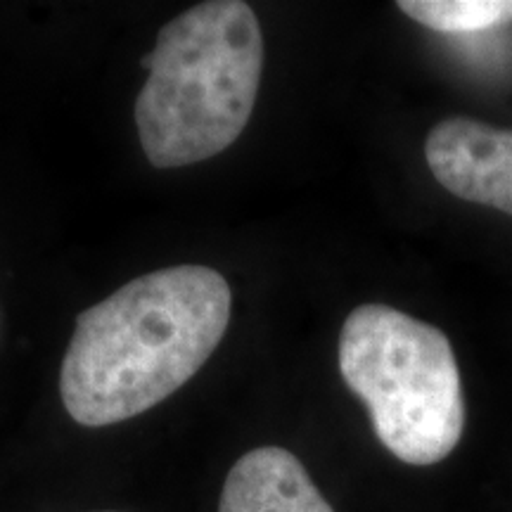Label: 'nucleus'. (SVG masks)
<instances>
[{
  "label": "nucleus",
  "mask_w": 512,
  "mask_h": 512,
  "mask_svg": "<svg viewBox=\"0 0 512 512\" xmlns=\"http://www.w3.org/2000/svg\"><path fill=\"white\" fill-rule=\"evenodd\" d=\"M0 337H3V313H0Z\"/></svg>",
  "instance_id": "0eeeda50"
},
{
  "label": "nucleus",
  "mask_w": 512,
  "mask_h": 512,
  "mask_svg": "<svg viewBox=\"0 0 512 512\" xmlns=\"http://www.w3.org/2000/svg\"><path fill=\"white\" fill-rule=\"evenodd\" d=\"M337 358L392 456L425 467L456 451L465 396L456 354L439 328L392 306L363 304L344 320Z\"/></svg>",
  "instance_id": "7ed1b4c3"
},
{
  "label": "nucleus",
  "mask_w": 512,
  "mask_h": 512,
  "mask_svg": "<svg viewBox=\"0 0 512 512\" xmlns=\"http://www.w3.org/2000/svg\"><path fill=\"white\" fill-rule=\"evenodd\" d=\"M219 512H335L306 467L283 446H259L230 467Z\"/></svg>",
  "instance_id": "39448f33"
},
{
  "label": "nucleus",
  "mask_w": 512,
  "mask_h": 512,
  "mask_svg": "<svg viewBox=\"0 0 512 512\" xmlns=\"http://www.w3.org/2000/svg\"><path fill=\"white\" fill-rule=\"evenodd\" d=\"M102 512H112V510H102Z\"/></svg>",
  "instance_id": "6e6552de"
},
{
  "label": "nucleus",
  "mask_w": 512,
  "mask_h": 512,
  "mask_svg": "<svg viewBox=\"0 0 512 512\" xmlns=\"http://www.w3.org/2000/svg\"><path fill=\"white\" fill-rule=\"evenodd\" d=\"M425 159L451 195L512 216V128L444 119L425 140Z\"/></svg>",
  "instance_id": "20e7f679"
},
{
  "label": "nucleus",
  "mask_w": 512,
  "mask_h": 512,
  "mask_svg": "<svg viewBox=\"0 0 512 512\" xmlns=\"http://www.w3.org/2000/svg\"><path fill=\"white\" fill-rule=\"evenodd\" d=\"M396 8L441 34H472L512 22V0H401Z\"/></svg>",
  "instance_id": "423d86ee"
},
{
  "label": "nucleus",
  "mask_w": 512,
  "mask_h": 512,
  "mask_svg": "<svg viewBox=\"0 0 512 512\" xmlns=\"http://www.w3.org/2000/svg\"><path fill=\"white\" fill-rule=\"evenodd\" d=\"M233 292L209 266H171L131 280L81 311L60 394L83 427L131 420L202 370L230 323Z\"/></svg>",
  "instance_id": "f257e3e1"
},
{
  "label": "nucleus",
  "mask_w": 512,
  "mask_h": 512,
  "mask_svg": "<svg viewBox=\"0 0 512 512\" xmlns=\"http://www.w3.org/2000/svg\"><path fill=\"white\" fill-rule=\"evenodd\" d=\"M136 128L147 162L181 169L228 150L245 131L264 72L252 5L209 0L171 19L143 57Z\"/></svg>",
  "instance_id": "f03ea898"
}]
</instances>
